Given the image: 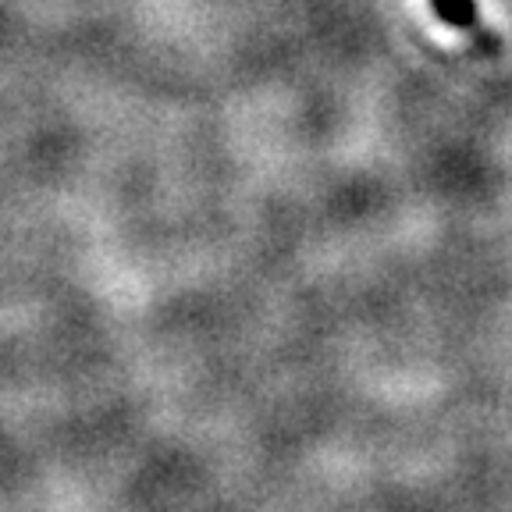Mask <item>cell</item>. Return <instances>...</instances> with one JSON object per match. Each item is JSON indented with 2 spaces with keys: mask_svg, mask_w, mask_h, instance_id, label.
<instances>
[{
  "mask_svg": "<svg viewBox=\"0 0 512 512\" xmlns=\"http://www.w3.org/2000/svg\"><path fill=\"white\" fill-rule=\"evenodd\" d=\"M431 8L448 29L477 32V0H431Z\"/></svg>",
  "mask_w": 512,
  "mask_h": 512,
  "instance_id": "cell-1",
  "label": "cell"
}]
</instances>
